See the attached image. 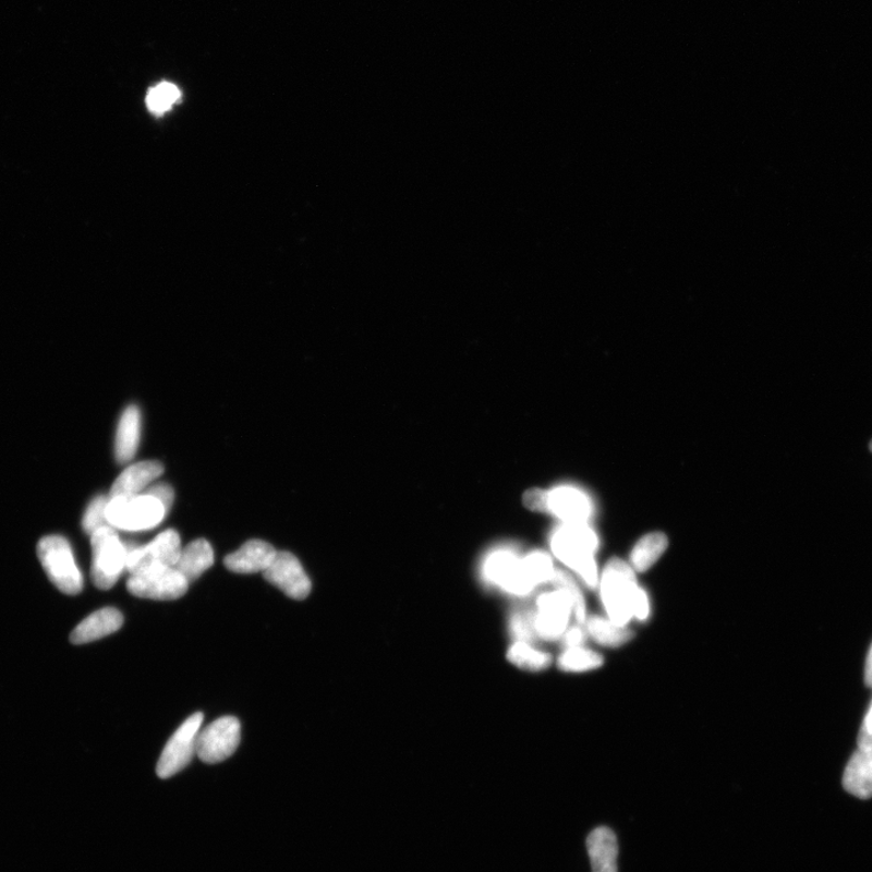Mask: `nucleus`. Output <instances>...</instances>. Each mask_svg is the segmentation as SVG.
Instances as JSON below:
<instances>
[{
  "mask_svg": "<svg viewBox=\"0 0 872 872\" xmlns=\"http://www.w3.org/2000/svg\"><path fill=\"white\" fill-rule=\"evenodd\" d=\"M555 558L569 567L589 589L598 585L600 574L595 560L598 540L588 523H564L550 538Z\"/></svg>",
  "mask_w": 872,
  "mask_h": 872,
  "instance_id": "nucleus-1",
  "label": "nucleus"
},
{
  "mask_svg": "<svg viewBox=\"0 0 872 872\" xmlns=\"http://www.w3.org/2000/svg\"><path fill=\"white\" fill-rule=\"evenodd\" d=\"M639 585L630 564L617 558L607 562L600 576L598 589L608 619L619 626H629L632 620V602Z\"/></svg>",
  "mask_w": 872,
  "mask_h": 872,
  "instance_id": "nucleus-2",
  "label": "nucleus"
},
{
  "mask_svg": "<svg viewBox=\"0 0 872 872\" xmlns=\"http://www.w3.org/2000/svg\"><path fill=\"white\" fill-rule=\"evenodd\" d=\"M38 558L50 581L60 592L78 595L83 591V576L76 566L68 540L48 536L38 544Z\"/></svg>",
  "mask_w": 872,
  "mask_h": 872,
  "instance_id": "nucleus-3",
  "label": "nucleus"
},
{
  "mask_svg": "<svg viewBox=\"0 0 872 872\" xmlns=\"http://www.w3.org/2000/svg\"><path fill=\"white\" fill-rule=\"evenodd\" d=\"M92 578L96 588L108 591L126 570L128 548L111 528L92 534Z\"/></svg>",
  "mask_w": 872,
  "mask_h": 872,
  "instance_id": "nucleus-4",
  "label": "nucleus"
},
{
  "mask_svg": "<svg viewBox=\"0 0 872 872\" xmlns=\"http://www.w3.org/2000/svg\"><path fill=\"white\" fill-rule=\"evenodd\" d=\"M166 516L167 510L160 501L147 495L109 498L107 505L109 526L120 530H150L158 526Z\"/></svg>",
  "mask_w": 872,
  "mask_h": 872,
  "instance_id": "nucleus-5",
  "label": "nucleus"
},
{
  "mask_svg": "<svg viewBox=\"0 0 872 872\" xmlns=\"http://www.w3.org/2000/svg\"><path fill=\"white\" fill-rule=\"evenodd\" d=\"M483 576L487 584L511 596L528 597L536 591L523 571L522 559L509 549L488 554L483 566Z\"/></svg>",
  "mask_w": 872,
  "mask_h": 872,
  "instance_id": "nucleus-6",
  "label": "nucleus"
},
{
  "mask_svg": "<svg viewBox=\"0 0 872 872\" xmlns=\"http://www.w3.org/2000/svg\"><path fill=\"white\" fill-rule=\"evenodd\" d=\"M128 548V547H126ZM181 540L174 530L162 532L144 547L128 548L126 571L136 574L177 565L181 554Z\"/></svg>",
  "mask_w": 872,
  "mask_h": 872,
  "instance_id": "nucleus-7",
  "label": "nucleus"
},
{
  "mask_svg": "<svg viewBox=\"0 0 872 872\" xmlns=\"http://www.w3.org/2000/svg\"><path fill=\"white\" fill-rule=\"evenodd\" d=\"M203 714L196 713L185 719L164 748L158 761L157 774L168 779L190 765L196 754V738L203 724Z\"/></svg>",
  "mask_w": 872,
  "mask_h": 872,
  "instance_id": "nucleus-8",
  "label": "nucleus"
},
{
  "mask_svg": "<svg viewBox=\"0 0 872 872\" xmlns=\"http://www.w3.org/2000/svg\"><path fill=\"white\" fill-rule=\"evenodd\" d=\"M242 728L239 719L226 716L199 730L196 738V755L209 765L231 758L240 744Z\"/></svg>",
  "mask_w": 872,
  "mask_h": 872,
  "instance_id": "nucleus-9",
  "label": "nucleus"
},
{
  "mask_svg": "<svg viewBox=\"0 0 872 872\" xmlns=\"http://www.w3.org/2000/svg\"><path fill=\"white\" fill-rule=\"evenodd\" d=\"M189 586V581L174 567L131 574L126 583L130 594L160 602L182 597Z\"/></svg>",
  "mask_w": 872,
  "mask_h": 872,
  "instance_id": "nucleus-10",
  "label": "nucleus"
},
{
  "mask_svg": "<svg viewBox=\"0 0 872 872\" xmlns=\"http://www.w3.org/2000/svg\"><path fill=\"white\" fill-rule=\"evenodd\" d=\"M266 580L293 600H304L312 591V583L296 556L278 552L275 560L264 572Z\"/></svg>",
  "mask_w": 872,
  "mask_h": 872,
  "instance_id": "nucleus-11",
  "label": "nucleus"
},
{
  "mask_svg": "<svg viewBox=\"0 0 872 872\" xmlns=\"http://www.w3.org/2000/svg\"><path fill=\"white\" fill-rule=\"evenodd\" d=\"M548 511L564 523H586L592 516V505L582 491L558 487L548 493Z\"/></svg>",
  "mask_w": 872,
  "mask_h": 872,
  "instance_id": "nucleus-12",
  "label": "nucleus"
},
{
  "mask_svg": "<svg viewBox=\"0 0 872 872\" xmlns=\"http://www.w3.org/2000/svg\"><path fill=\"white\" fill-rule=\"evenodd\" d=\"M277 553L269 543L253 540L246 542L239 550L229 554L225 559V565L229 571L235 573L265 572L275 560Z\"/></svg>",
  "mask_w": 872,
  "mask_h": 872,
  "instance_id": "nucleus-13",
  "label": "nucleus"
},
{
  "mask_svg": "<svg viewBox=\"0 0 872 872\" xmlns=\"http://www.w3.org/2000/svg\"><path fill=\"white\" fill-rule=\"evenodd\" d=\"M123 623V615L117 608L98 609L72 631L71 642L74 645H84V643L100 640L113 634L122 628Z\"/></svg>",
  "mask_w": 872,
  "mask_h": 872,
  "instance_id": "nucleus-14",
  "label": "nucleus"
},
{
  "mask_svg": "<svg viewBox=\"0 0 872 872\" xmlns=\"http://www.w3.org/2000/svg\"><path fill=\"white\" fill-rule=\"evenodd\" d=\"M164 472V467L157 461L140 462L130 465L116 480L109 498L138 496L153 482H156Z\"/></svg>",
  "mask_w": 872,
  "mask_h": 872,
  "instance_id": "nucleus-15",
  "label": "nucleus"
},
{
  "mask_svg": "<svg viewBox=\"0 0 872 872\" xmlns=\"http://www.w3.org/2000/svg\"><path fill=\"white\" fill-rule=\"evenodd\" d=\"M586 849L593 872H618V839L607 826H598L589 834Z\"/></svg>",
  "mask_w": 872,
  "mask_h": 872,
  "instance_id": "nucleus-16",
  "label": "nucleus"
},
{
  "mask_svg": "<svg viewBox=\"0 0 872 872\" xmlns=\"http://www.w3.org/2000/svg\"><path fill=\"white\" fill-rule=\"evenodd\" d=\"M844 788L860 800L872 798V749H859L847 763Z\"/></svg>",
  "mask_w": 872,
  "mask_h": 872,
  "instance_id": "nucleus-17",
  "label": "nucleus"
},
{
  "mask_svg": "<svg viewBox=\"0 0 872 872\" xmlns=\"http://www.w3.org/2000/svg\"><path fill=\"white\" fill-rule=\"evenodd\" d=\"M214 561L215 555L210 543L205 540H196L181 550L174 569L191 583L209 570Z\"/></svg>",
  "mask_w": 872,
  "mask_h": 872,
  "instance_id": "nucleus-18",
  "label": "nucleus"
},
{
  "mask_svg": "<svg viewBox=\"0 0 872 872\" xmlns=\"http://www.w3.org/2000/svg\"><path fill=\"white\" fill-rule=\"evenodd\" d=\"M141 432V413L137 407H129L120 419L116 438V457L120 464L133 460Z\"/></svg>",
  "mask_w": 872,
  "mask_h": 872,
  "instance_id": "nucleus-19",
  "label": "nucleus"
},
{
  "mask_svg": "<svg viewBox=\"0 0 872 872\" xmlns=\"http://www.w3.org/2000/svg\"><path fill=\"white\" fill-rule=\"evenodd\" d=\"M585 631L600 646L618 649L634 639V631L629 627L616 625L604 616L593 615L585 620Z\"/></svg>",
  "mask_w": 872,
  "mask_h": 872,
  "instance_id": "nucleus-20",
  "label": "nucleus"
},
{
  "mask_svg": "<svg viewBox=\"0 0 872 872\" xmlns=\"http://www.w3.org/2000/svg\"><path fill=\"white\" fill-rule=\"evenodd\" d=\"M668 537L662 532H653L643 536L630 554L632 570L639 573L649 571L662 558V555L668 549Z\"/></svg>",
  "mask_w": 872,
  "mask_h": 872,
  "instance_id": "nucleus-21",
  "label": "nucleus"
},
{
  "mask_svg": "<svg viewBox=\"0 0 872 872\" xmlns=\"http://www.w3.org/2000/svg\"><path fill=\"white\" fill-rule=\"evenodd\" d=\"M507 658L516 667L531 671L548 669L553 662L550 653L538 650L526 641H514L508 650Z\"/></svg>",
  "mask_w": 872,
  "mask_h": 872,
  "instance_id": "nucleus-22",
  "label": "nucleus"
},
{
  "mask_svg": "<svg viewBox=\"0 0 872 872\" xmlns=\"http://www.w3.org/2000/svg\"><path fill=\"white\" fill-rule=\"evenodd\" d=\"M602 653L584 646L565 649L560 654L559 668L567 673H588L602 668L604 665Z\"/></svg>",
  "mask_w": 872,
  "mask_h": 872,
  "instance_id": "nucleus-23",
  "label": "nucleus"
},
{
  "mask_svg": "<svg viewBox=\"0 0 872 872\" xmlns=\"http://www.w3.org/2000/svg\"><path fill=\"white\" fill-rule=\"evenodd\" d=\"M523 571L534 588L552 584L555 566L552 556L544 552H533L522 558Z\"/></svg>",
  "mask_w": 872,
  "mask_h": 872,
  "instance_id": "nucleus-24",
  "label": "nucleus"
},
{
  "mask_svg": "<svg viewBox=\"0 0 872 872\" xmlns=\"http://www.w3.org/2000/svg\"><path fill=\"white\" fill-rule=\"evenodd\" d=\"M552 585L564 589V591L570 595L573 604V618L576 620V625L584 626L588 618L586 603L580 584L576 582L574 578L570 573L556 570Z\"/></svg>",
  "mask_w": 872,
  "mask_h": 872,
  "instance_id": "nucleus-25",
  "label": "nucleus"
},
{
  "mask_svg": "<svg viewBox=\"0 0 872 872\" xmlns=\"http://www.w3.org/2000/svg\"><path fill=\"white\" fill-rule=\"evenodd\" d=\"M181 100V92L177 85L160 83L147 94L146 104L153 114L161 116Z\"/></svg>",
  "mask_w": 872,
  "mask_h": 872,
  "instance_id": "nucleus-26",
  "label": "nucleus"
},
{
  "mask_svg": "<svg viewBox=\"0 0 872 872\" xmlns=\"http://www.w3.org/2000/svg\"><path fill=\"white\" fill-rule=\"evenodd\" d=\"M107 497H96L89 508L86 509L83 518V529L87 534L95 533L97 530L109 526L107 520Z\"/></svg>",
  "mask_w": 872,
  "mask_h": 872,
  "instance_id": "nucleus-27",
  "label": "nucleus"
},
{
  "mask_svg": "<svg viewBox=\"0 0 872 872\" xmlns=\"http://www.w3.org/2000/svg\"><path fill=\"white\" fill-rule=\"evenodd\" d=\"M509 630L514 641L532 642L537 639L533 628L532 613H526V610H518L511 615Z\"/></svg>",
  "mask_w": 872,
  "mask_h": 872,
  "instance_id": "nucleus-28",
  "label": "nucleus"
},
{
  "mask_svg": "<svg viewBox=\"0 0 872 872\" xmlns=\"http://www.w3.org/2000/svg\"><path fill=\"white\" fill-rule=\"evenodd\" d=\"M651 613L652 604L650 594L645 588L639 585L634 596V602H632V619H637L642 623V621L649 620Z\"/></svg>",
  "mask_w": 872,
  "mask_h": 872,
  "instance_id": "nucleus-29",
  "label": "nucleus"
},
{
  "mask_svg": "<svg viewBox=\"0 0 872 872\" xmlns=\"http://www.w3.org/2000/svg\"><path fill=\"white\" fill-rule=\"evenodd\" d=\"M523 504L531 510L548 511V493L540 488L530 489L523 496Z\"/></svg>",
  "mask_w": 872,
  "mask_h": 872,
  "instance_id": "nucleus-30",
  "label": "nucleus"
},
{
  "mask_svg": "<svg viewBox=\"0 0 872 872\" xmlns=\"http://www.w3.org/2000/svg\"><path fill=\"white\" fill-rule=\"evenodd\" d=\"M588 634L583 626L574 625L566 630L562 641L565 649L583 646Z\"/></svg>",
  "mask_w": 872,
  "mask_h": 872,
  "instance_id": "nucleus-31",
  "label": "nucleus"
},
{
  "mask_svg": "<svg viewBox=\"0 0 872 872\" xmlns=\"http://www.w3.org/2000/svg\"><path fill=\"white\" fill-rule=\"evenodd\" d=\"M145 495L158 499L164 508H166L167 512L172 506L173 489L168 484L155 485L150 487Z\"/></svg>",
  "mask_w": 872,
  "mask_h": 872,
  "instance_id": "nucleus-32",
  "label": "nucleus"
},
{
  "mask_svg": "<svg viewBox=\"0 0 872 872\" xmlns=\"http://www.w3.org/2000/svg\"><path fill=\"white\" fill-rule=\"evenodd\" d=\"M859 749H872V702L858 735Z\"/></svg>",
  "mask_w": 872,
  "mask_h": 872,
  "instance_id": "nucleus-33",
  "label": "nucleus"
},
{
  "mask_svg": "<svg viewBox=\"0 0 872 872\" xmlns=\"http://www.w3.org/2000/svg\"><path fill=\"white\" fill-rule=\"evenodd\" d=\"M864 679L867 686L872 689V643L867 656Z\"/></svg>",
  "mask_w": 872,
  "mask_h": 872,
  "instance_id": "nucleus-34",
  "label": "nucleus"
},
{
  "mask_svg": "<svg viewBox=\"0 0 872 872\" xmlns=\"http://www.w3.org/2000/svg\"><path fill=\"white\" fill-rule=\"evenodd\" d=\"M870 450H871V452H872V441L870 443Z\"/></svg>",
  "mask_w": 872,
  "mask_h": 872,
  "instance_id": "nucleus-35",
  "label": "nucleus"
}]
</instances>
